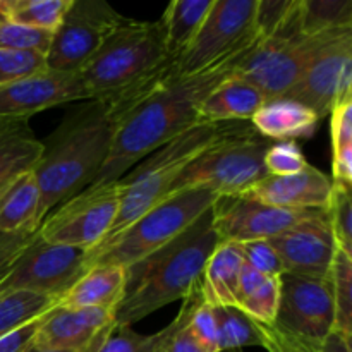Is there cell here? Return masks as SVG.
Wrapping results in <instances>:
<instances>
[{
    "mask_svg": "<svg viewBox=\"0 0 352 352\" xmlns=\"http://www.w3.org/2000/svg\"><path fill=\"white\" fill-rule=\"evenodd\" d=\"M234 54L212 67L189 76H162L138 98L120 100L126 105L119 119L112 150L95 181L86 189L116 182L143 158L199 122V107L246 55L256 47ZM172 69V67H170Z\"/></svg>",
    "mask_w": 352,
    "mask_h": 352,
    "instance_id": "obj_1",
    "label": "cell"
},
{
    "mask_svg": "<svg viewBox=\"0 0 352 352\" xmlns=\"http://www.w3.org/2000/svg\"><path fill=\"white\" fill-rule=\"evenodd\" d=\"M122 110L117 100H89L69 112L48 136L33 167L41 219L95 181L112 150Z\"/></svg>",
    "mask_w": 352,
    "mask_h": 352,
    "instance_id": "obj_2",
    "label": "cell"
},
{
    "mask_svg": "<svg viewBox=\"0 0 352 352\" xmlns=\"http://www.w3.org/2000/svg\"><path fill=\"white\" fill-rule=\"evenodd\" d=\"M219 243L210 208L170 243L126 267L116 325L133 327L164 306L188 298L201 282L206 261Z\"/></svg>",
    "mask_w": 352,
    "mask_h": 352,
    "instance_id": "obj_3",
    "label": "cell"
},
{
    "mask_svg": "<svg viewBox=\"0 0 352 352\" xmlns=\"http://www.w3.org/2000/svg\"><path fill=\"white\" fill-rule=\"evenodd\" d=\"M172 62L160 21L122 16L79 76L89 100H129L167 74Z\"/></svg>",
    "mask_w": 352,
    "mask_h": 352,
    "instance_id": "obj_4",
    "label": "cell"
},
{
    "mask_svg": "<svg viewBox=\"0 0 352 352\" xmlns=\"http://www.w3.org/2000/svg\"><path fill=\"white\" fill-rule=\"evenodd\" d=\"M243 122H203L174 138L134 165L117 181L120 189V208L110 239L129 227L144 212L153 208L170 192L186 167L217 141L239 129ZM102 241V243H103Z\"/></svg>",
    "mask_w": 352,
    "mask_h": 352,
    "instance_id": "obj_5",
    "label": "cell"
},
{
    "mask_svg": "<svg viewBox=\"0 0 352 352\" xmlns=\"http://www.w3.org/2000/svg\"><path fill=\"white\" fill-rule=\"evenodd\" d=\"M217 199L219 196L205 189H184L165 196L129 227L89 250L86 253L88 268L93 265H119L126 268L143 260L184 232L215 205Z\"/></svg>",
    "mask_w": 352,
    "mask_h": 352,
    "instance_id": "obj_6",
    "label": "cell"
},
{
    "mask_svg": "<svg viewBox=\"0 0 352 352\" xmlns=\"http://www.w3.org/2000/svg\"><path fill=\"white\" fill-rule=\"evenodd\" d=\"M274 141L260 136L251 124L217 141L182 170L170 192L205 189L220 196H241L267 177L265 153ZM167 195V196H168Z\"/></svg>",
    "mask_w": 352,
    "mask_h": 352,
    "instance_id": "obj_7",
    "label": "cell"
},
{
    "mask_svg": "<svg viewBox=\"0 0 352 352\" xmlns=\"http://www.w3.org/2000/svg\"><path fill=\"white\" fill-rule=\"evenodd\" d=\"M349 30L352 28L306 36L299 31L298 14H292L274 36L261 38L234 72L256 86L267 100L282 98L298 82L318 52Z\"/></svg>",
    "mask_w": 352,
    "mask_h": 352,
    "instance_id": "obj_8",
    "label": "cell"
},
{
    "mask_svg": "<svg viewBox=\"0 0 352 352\" xmlns=\"http://www.w3.org/2000/svg\"><path fill=\"white\" fill-rule=\"evenodd\" d=\"M258 0H215L195 40L172 62L174 76H189L253 47Z\"/></svg>",
    "mask_w": 352,
    "mask_h": 352,
    "instance_id": "obj_9",
    "label": "cell"
},
{
    "mask_svg": "<svg viewBox=\"0 0 352 352\" xmlns=\"http://www.w3.org/2000/svg\"><path fill=\"white\" fill-rule=\"evenodd\" d=\"M119 208L117 181L102 188L85 189L52 210L38 227V236L47 243L89 251L109 236Z\"/></svg>",
    "mask_w": 352,
    "mask_h": 352,
    "instance_id": "obj_10",
    "label": "cell"
},
{
    "mask_svg": "<svg viewBox=\"0 0 352 352\" xmlns=\"http://www.w3.org/2000/svg\"><path fill=\"white\" fill-rule=\"evenodd\" d=\"M88 251L33 237L0 282V292L28 291L58 299L88 270Z\"/></svg>",
    "mask_w": 352,
    "mask_h": 352,
    "instance_id": "obj_11",
    "label": "cell"
},
{
    "mask_svg": "<svg viewBox=\"0 0 352 352\" xmlns=\"http://www.w3.org/2000/svg\"><path fill=\"white\" fill-rule=\"evenodd\" d=\"M120 17L105 0H71L45 55L47 69L69 74L81 72Z\"/></svg>",
    "mask_w": 352,
    "mask_h": 352,
    "instance_id": "obj_12",
    "label": "cell"
},
{
    "mask_svg": "<svg viewBox=\"0 0 352 352\" xmlns=\"http://www.w3.org/2000/svg\"><path fill=\"white\" fill-rule=\"evenodd\" d=\"M280 299L274 327L287 336L322 347L336 329V302L330 278H308L282 274Z\"/></svg>",
    "mask_w": 352,
    "mask_h": 352,
    "instance_id": "obj_13",
    "label": "cell"
},
{
    "mask_svg": "<svg viewBox=\"0 0 352 352\" xmlns=\"http://www.w3.org/2000/svg\"><path fill=\"white\" fill-rule=\"evenodd\" d=\"M352 95V30L318 52L301 78L282 98L308 107L320 119L344 96Z\"/></svg>",
    "mask_w": 352,
    "mask_h": 352,
    "instance_id": "obj_14",
    "label": "cell"
},
{
    "mask_svg": "<svg viewBox=\"0 0 352 352\" xmlns=\"http://www.w3.org/2000/svg\"><path fill=\"white\" fill-rule=\"evenodd\" d=\"M213 227L220 243L270 241L322 210H287L246 196H220L212 206Z\"/></svg>",
    "mask_w": 352,
    "mask_h": 352,
    "instance_id": "obj_15",
    "label": "cell"
},
{
    "mask_svg": "<svg viewBox=\"0 0 352 352\" xmlns=\"http://www.w3.org/2000/svg\"><path fill=\"white\" fill-rule=\"evenodd\" d=\"M79 100H89L79 72L43 69L0 86V120H30L34 113Z\"/></svg>",
    "mask_w": 352,
    "mask_h": 352,
    "instance_id": "obj_16",
    "label": "cell"
},
{
    "mask_svg": "<svg viewBox=\"0 0 352 352\" xmlns=\"http://www.w3.org/2000/svg\"><path fill=\"white\" fill-rule=\"evenodd\" d=\"M116 327V311L100 308L55 306L45 315L33 337L40 349L98 352Z\"/></svg>",
    "mask_w": 352,
    "mask_h": 352,
    "instance_id": "obj_17",
    "label": "cell"
},
{
    "mask_svg": "<svg viewBox=\"0 0 352 352\" xmlns=\"http://www.w3.org/2000/svg\"><path fill=\"white\" fill-rule=\"evenodd\" d=\"M268 243L277 251L284 274L308 278H329L337 254V243L325 210Z\"/></svg>",
    "mask_w": 352,
    "mask_h": 352,
    "instance_id": "obj_18",
    "label": "cell"
},
{
    "mask_svg": "<svg viewBox=\"0 0 352 352\" xmlns=\"http://www.w3.org/2000/svg\"><path fill=\"white\" fill-rule=\"evenodd\" d=\"M330 175L306 165L292 175H267L241 196L287 210H325L332 195Z\"/></svg>",
    "mask_w": 352,
    "mask_h": 352,
    "instance_id": "obj_19",
    "label": "cell"
},
{
    "mask_svg": "<svg viewBox=\"0 0 352 352\" xmlns=\"http://www.w3.org/2000/svg\"><path fill=\"white\" fill-rule=\"evenodd\" d=\"M320 117L308 107L285 98L267 100L251 117V126L270 141L311 140L318 131Z\"/></svg>",
    "mask_w": 352,
    "mask_h": 352,
    "instance_id": "obj_20",
    "label": "cell"
},
{
    "mask_svg": "<svg viewBox=\"0 0 352 352\" xmlns=\"http://www.w3.org/2000/svg\"><path fill=\"white\" fill-rule=\"evenodd\" d=\"M267 102L263 93L236 72L210 91L199 107V122H244Z\"/></svg>",
    "mask_w": 352,
    "mask_h": 352,
    "instance_id": "obj_21",
    "label": "cell"
},
{
    "mask_svg": "<svg viewBox=\"0 0 352 352\" xmlns=\"http://www.w3.org/2000/svg\"><path fill=\"white\" fill-rule=\"evenodd\" d=\"M126 284V268L119 265H93L58 299L62 308H100L116 311Z\"/></svg>",
    "mask_w": 352,
    "mask_h": 352,
    "instance_id": "obj_22",
    "label": "cell"
},
{
    "mask_svg": "<svg viewBox=\"0 0 352 352\" xmlns=\"http://www.w3.org/2000/svg\"><path fill=\"white\" fill-rule=\"evenodd\" d=\"M41 222V192L30 170L0 191V234H33Z\"/></svg>",
    "mask_w": 352,
    "mask_h": 352,
    "instance_id": "obj_23",
    "label": "cell"
},
{
    "mask_svg": "<svg viewBox=\"0 0 352 352\" xmlns=\"http://www.w3.org/2000/svg\"><path fill=\"white\" fill-rule=\"evenodd\" d=\"M244 256L241 244L219 243L206 261L201 277V294L210 306H236L237 284Z\"/></svg>",
    "mask_w": 352,
    "mask_h": 352,
    "instance_id": "obj_24",
    "label": "cell"
},
{
    "mask_svg": "<svg viewBox=\"0 0 352 352\" xmlns=\"http://www.w3.org/2000/svg\"><path fill=\"white\" fill-rule=\"evenodd\" d=\"M43 151V141L31 133L28 120H12L0 131V191L19 175L33 170Z\"/></svg>",
    "mask_w": 352,
    "mask_h": 352,
    "instance_id": "obj_25",
    "label": "cell"
},
{
    "mask_svg": "<svg viewBox=\"0 0 352 352\" xmlns=\"http://www.w3.org/2000/svg\"><path fill=\"white\" fill-rule=\"evenodd\" d=\"M201 284V282H199ZM199 284L189 292L188 298H184L182 308L179 311L177 318L165 327L160 332L153 333V336H141V333L134 332L133 327H113L112 332L109 333L107 340L103 342L102 349L98 352H165L168 342H170L172 336L181 329L182 325L189 322L192 311L196 306L203 301L201 287Z\"/></svg>",
    "mask_w": 352,
    "mask_h": 352,
    "instance_id": "obj_26",
    "label": "cell"
},
{
    "mask_svg": "<svg viewBox=\"0 0 352 352\" xmlns=\"http://www.w3.org/2000/svg\"><path fill=\"white\" fill-rule=\"evenodd\" d=\"M213 2L215 0H174L168 3L160 23L172 57H179L195 40Z\"/></svg>",
    "mask_w": 352,
    "mask_h": 352,
    "instance_id": "obj_27",
    "label": "cell"
},
{
    "mask_svg": "<svg viewBox=\"0 0 352 352\" xmlns=\"http://www.w3.org/2000/svg\"><path fill=\"white\" fill-rule=\"evenodd\" d=\"M58 301L28 291L0 292V339L50 311Z\"/></svg>",
    "mask_w": 352,
    "mask_h": 352,
    "instance_id": "obj_28",
    "label": "cell"
},
{
    "mask_svg": "<svg viewBox=\"0 0 352 352\" xmlns=\"http://www.w3.org/2000/svg\"><path fill=\"white\" fill-rule=\"evenodd\" d=\"M352 28L351 0H299V30L306 36Z\"/></svg>",
    "mask_w": 352,
    "mask_h": 352,
    "instance_id": "obj_29",
    "label": "cell"
},
{
    "mask_svg": "<svg viewBox=\"0 0 352 352\" xmlns=\"http://www.w3.org/2000/svg\"><path fill=\"white\" fill-rule=\"evenodd\" d=\"M71 0H0V14L14 23L54 33Z\"/></svg>",
    "mask_w": 352,
    "mask_h": 352,
    "instance_id": "obj_30",
    "label": "cell"
},
{
    "mask_svg": "<svg viewBox=\"0 0 352 352\" xmlns=\"http://www.w3.org/2000/svg\"><path fill=\"white\" fill-rule=\"evenodd\" d=\"M217 325H219L220 352L236 351L250 346H265L261 323L241 311L237 306H213Z\"/></svg>",
    "mask_w": 352,
    "mask_h": 352,
    "instance_id": "obj_31",
    "label": "cell"
},
{
    "mask_svg": "<svg viewBox=\"0 0 352 352\" xmlns=\"http://www.w3.org/2000/svg\"><path fill=\"white\" fill-rule=\"evenodd\" d=\"M336 302V330L352 337V256L337 250L329 275Z\"/></svg>",
    "mask_w": 352,
    "mask_h": 352,
    "instance_id": "obj_32",
    "label": "cell"
},
{
    "mask_svg": "<svg viewBox=\"0 0 352 352\" xmlns=\"http://www.w3.org/2000/svg\"><path fill=\"white\" fill-rule=\"evenodd\" d=\"M352 188L333 184L329 205L325 208L327 220L330 223L337 250L352 256Z\"/></svg>",
    "mask_w": 352,
    "mask_h": 352,
    "instance_id": "obj_33",
    "label": "cell"
},
{
    "mask_svg": "<svg viewBox=\"0 0 352 352\" xmlns=\"http://www.w3.org/2000/svg\"><path fill=\"white\" fill-rule=\"evenodd\" d=\"M54 33L14 23L0 14V50L34 52L47 55Z\"/></svg>",
    "mask_w": 352,
    "mask_h": 352,
    "instance_id": "obj_34",
    "label": "cell"
},
{
    "mask_svg": "<svg viewBox=\"0 0 352 352\" xmlns=\"http://www.w3.org/2000/svg\"><path fill=\"white\" fill-rule=\"evenodd\" d=\"M280 299V280L278 277H265V280L237 301V308L261 325H274Z\"/></svg>",
    "mask_w": 352,
    "mask_h": 352,
    "instance_id": "obj_35",
    "label": "cell"
},
{
    "mask_svg": "<svg viewBox=\"0 0 352 352\" xmlns=\"http://www.w3.org/2000/svg\"><path fill=\"white\" fill-rule=\"evenodd\" d=\"M308 160L296 141L272 143L265 153V168L268 175H292L306 168Z\"/></svg>",
    "mask_w": 352,
    "mask_h": 352,
    "instance_id": "obj_36",
    "label": "cell"
},
{
    "mask_svg": "<svg viewBox=\"0 0 352 352\" xmlns=\"http://www.w3.org/2000/svg\"><path fill=\"white\" fill-rule=\"evenodd\" d=\"M47 69L45 55L34 52L0 50V86Z\"/></svg>",
    "mask_w": 352,
    "mask_h": 352,
    "instance_id": "obj_37",
    "label": "cell"
},
{
    "mask_svg": "<svg viewBox=\"0 0 352 352\" xmlns=\"http://www.w3.org/2000/svg\"><path fill=\"white\" fill-rule=\"evenodd\" d=\"M241 251H243L244 263L250 265L260 274L267 275V277H280L284 274L280 258L268 241L260 239L241 243Z\"/></svg>",
    "mask_w": 352,
    "mask_h": 352,
    "instance_id": "obj_38",
    "label": "cell"
},
{
    "mask_svg": "<svg viewBox=\"0 0 352 352\" xmlns=\"http://www.w3.org/2000/svg\"><path fill=\"white\" fill-rule=\"evenodd\" d=\"M188 329L206 352H220L219 325H217L215 313H213V306H210L205 299L192 311Z\"/></svg>",
    "mask_w": 352,
    "mask_h": 352,
    "instance_id": "obj_39",
    "label": "cell"
},
{
    "mask_svg": "<svg viewBox=\"0 0 352 352\" xmlns=\"http://www.w3.org/2000/svg\"><path fill=\"white\" fill-rule=\"evenodd\" d=\"M296 0H258L254 30L261 38H270L291 14Z\"/></svg>",
    "mask_w": 352,
    "mask_h": 352,
    "instance_id": "obj_40",
    "label": "cell"
},
{
    "mask_svg": "<svg viewBox=\"0 0 352 352\" xmlns=\"http://www.w3.org/2000/svg\"><path fill=\"white\" fill-rule=\"evenodd\" d=\"M332 151L352 146V95L340 98L330 110Z\"/></svg>",
    "mask_w": 352,
    "mask_h": 352,
    "instance_id": "obj_41",
    "label": "cell"
},
{
    "mask_svg": "<svg viewBox=\"0 0 352 352\" xmlns=\"http://www.w3.org/2000/svg\"><path fill=\"white\" fill-rule=\"evenodd\" d=\"M36 232L33 234H16V236H7V234H0V282L9 272L10 265L16 260L19 251L30 243Z\"/></svg>",
    "mask_w": 352,
    "mask_h": 352,
    "instance_id": "obj_42",
    "label": "cell"
},
{
    "mask_svg": "<svg viewBox=\"0 0 352 352\" xmlns=\"http://www.w3.org/2000/svg\"><path fill=\"white\" fill-rule=\"evenodd\" d=\"M45 315H47V313H45ZM45 315H41L40 318L33 320V322L28 323V325L17 329L16 332L9 333V336H6L3 339H0V352H24L26 351L28 347L31 346V342H33L34 333H36L40 323L43 322Z\"/></svg>",
    "mask_w": 352,
    "mask_h": 352,
    "instance_id": "obj_43",
    "label": "cell"
},
{
    "mask_svg": "<svg viewBox=\"0 0 352 352\" xmlns=\"http://www.w3.org/2000/svg\"><path fill=\"white\" fill-rule=\"evenodd\" d=\"M332 182L352 188V146L332 151Z\"/></svg>",
    "mask_w": 352,
    "mask_h": 352,
    "instance_id": "obj_44",
    "label": "cell"
},
{
    "mask_svg": "<svg viewBox=\"0 0 352 352\" xmlns=\"http://www.w3.org/2000/svg\"><path fill=\"white\" fill-rule=\"evenodd\" d=\"M188 323H186V325H182L181 329H179L174 336H172L170 342H168L165 352H206L201 346H199L198 340L192 337L191 330L188 329Z\"/></svg>",
    "mask_w": 352,
    "mask_h": 352,
    "instance_id": "obj_45",
    "label": "cell"
},
{
    "mask_svg": "<svg viewBox=\"0 0 352 352\" xmlns=\"http://www.w3.org/2000/svg\"><path fill=\"white\" fill-rule=\"evenodd\" d=\"M322 352H352L351 351V337L344 336L342 332L333 329L332 332L329 333L325 340H323L322 347H320Z\"/></svg>",
    "mask_w": 352,
    "mask_h": 352,
    "instance_id": "obj_46",
    "label": "cell"
},
{
    "mask_svg": "<svg viewBox=\"0 0 352 352\" xmlns=\"http://www.w3.org/2000/svg\"><path fill=\"white\" fill-rule=\"evenodd\" d=\"M24 352H67V351H50V349H40V347H34L33 344H31L30 347H28Z\"/></svg>",
    "mask_w": 352,
    "mask_h": 352,
    "instance_id": "obj_47",
    "label": "cell"
},
{
    "mask_svg": "<svg viewBox=\"0 0 352 352\" xmlns=\"http://www.w3.org/2000/svg\"><path fill=\"white\" fill-rule=\"evenodd\" d=\"M10 122H12V120H0V131H2L3 127H6L7 124H10Z\"/></svg>",
    "mask_w": 352,
    "mask_h": 352,
    "instance_id": "obj_48",
    "label": "cell"
},
{
    "mask_svg": "<svg viewBox=\"0 0 352 352\" xmlns=\"http://www.w3.org/2000/svg\"><path fill=\"white\" fill-rule=\"evenodd\" d=\"M229 352H243V349H236V351H229Z\"/></svg>",
    "mask_w": 352,
    "mask_h": 352,
    "instance_id": "obj_49",
    "label": "cell"
},
{
    "mask_svg": "<svg viewBox=\"0 0 352 352\" xmlns=\"http://www.w3.org/2000/svg\"><path fill=\"white\" fill-rule=\"evenodd\" d=\"M320 352H322V351H320Z\"/></svg>",
    "mask_w": 352,
    "mask_h": 352,
    "instance_id": "obj_50",
    "label": "cell"
}]
</instances>
